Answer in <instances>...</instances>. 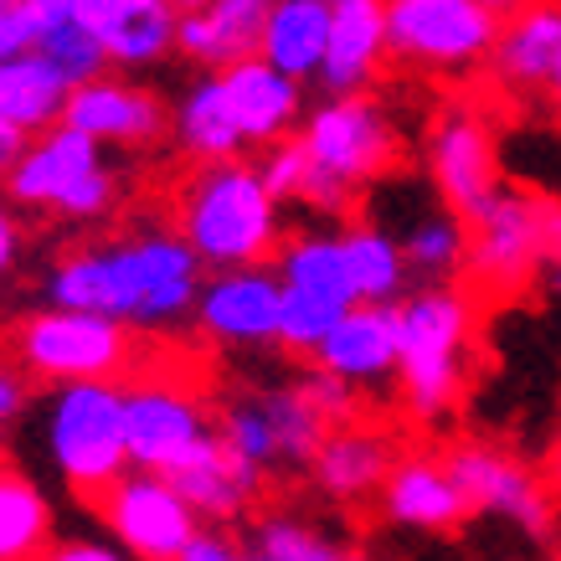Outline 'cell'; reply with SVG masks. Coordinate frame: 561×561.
Here are the masks:
<instances>
[{"mask_svg":"<svg viewBox=\"0 0 561 561\" xmlns=\"http://www.w3.org/2000/svg\"><path fill=\"white\" fill-rule=\"evenodd\" d=\"M206 284L202 253L175 232H135L119 242H99L47 273V305L103 309L135 330H175L196 320V299Z\"/></svg>","mask_w":561,"mask_h":561,"instance_id":"cell-1","label":"cell"},{"mask_svg":"<svg viewBox=\"0 0 561 561\" xmlns=\"http://www.w3.org/2000/svg\"><path fill=\"white\" fill-rule=\"evenodd\" d=\"M181 238L202 253L206 268H248L268 263L284 242V202L268 191L263 171L242 154L196 165L175 202Z\"/></svg>","mask_w":561,"mask_h":561,"instance_id":"cell-2","label":"cell"},{"mask_svg":"<svg viewBox=\"0 0 561 561\" xmlns=\"http://www.w3.org/2000/svg\"><path fill=\"white\" fill-rule=\"evenodd\" d=\"M42 454L78 500H99L119 474H129V423H124V387L114 376L57 381L42 397Z\"/></svg>","mask_w":561,"mask_h":561,"instance_id":"cell-3","label":"cell"},{"mask_svg":"<svg viewBox=\"0 0 561 561\" xmlns=\"http://www.w3.org/2000/svg\"><path fill=\"white\" fill-rule=\"evenodd\" d=\"M5 196L32 211H62L72 221L108 217L119 202V175L103 160V145L72 124H51L5 165Z\"/></svg>","mask_w":561,"mask_h":561,"instance_id":"cell-4","label":"cell"},{"mask_svg":"<svg viewBox=\"0 0 561 561\" xmlns=\"http://www.w3.org/2000/svg\"><path fill=\"white\" fill-rule=\"evenodd\" d=\"M474 330L469 294L454 284H423L402 299V360H397V387L417 423H433L459 397V360L463 341Z\"/></svg>","mask_w":561,"mask_h":561,"instance_id":"cell-5","label":"cell"},{"mask_svg":"<svg viewBox=\"0 0 561 561\" xmlns=\"http://www.w3.org/2000/svg\"><path fill=\"white\" fill-rule=\"evenodd\" d=\"M129 330L135 324H124L119 314H103V309L47 305L11 324V360L42 387L83 381V376H119L135 360Z\"/></svg>","mask_w":561,"mask_h":561,"instance_id":"cell-6","label":"cell"},{"mask_svg":"<svg viewBox=\"0 0 561 561\" xmlns=\"http://www.w3.org/2000/svg\"><path fill=\"white\" fill-rule=\"evenodd\" d=\"M500 16L484 0H387V51L397 68L459 72L490 68Z\"/></svg>","mask_w":561,"mask_h":561,"instance_id":"cell-7","label":"cell"},{"mask_svg":"<svg viewBox=\"0 0 561 561\" xmlns=\"http://www.w3.org/2000/svg\"><path fill=\"white\" fill-rule=\"evenodd\" d=\"M99 515L103 526L114 530V541H124L129 557H145V561H181L186 541L202 526V515L191 511V500L160 469L119 474L99 494Z\"/></svg>","mask_w":561,"mask_h":561,"instance_id":"cell-8","label":"cell"},{"mask_svg":"<svg viewBox=\"0 0 561 561\" xmlns=\"http://www.w3.org/2000/svg\"><path fill=\"white\" fill-rule=\"evenodd\" d=\"M314 165L341 175L351 186H376L387 165L397 160V129L366 93H324L299 124Z\"/></svg>","mask_w":561,"mask_h":561,"instance_id":"cell-9","label":"cell"},{"mask_svg":"<svg viewBox=\"0 0 561 561\" xmlns=\"http://www.w3.org/2000/svg\"><path fill=\"white\" fill-rule=\"evenodd\" d=\"M546 263L541 191H494V202L469 217V278L484 294H515Z\"/></svg>","mask_w":561,"mask_h":561,"instance_id":"cell-10","label":"cell"},{"mask_svg":"<svg viewBox=\"0 0 561 561\" xmlns=\"http://www.w3.org/2000/svg\"><path fill=\"white\" fill-rule=\"evenodd\" d=\"M278 314H284V273L268 263L248 268H206L202 299H196V324L206 341L263 351L278 345Z\"/></svg>","mask_w":561,"mask_h":561,"instance_id":"cell-11","label":"cell"},{"mask_svg":"<svg viewBox=\"0 0 561 561\" xmlns=\"http://www.w3.org/2000/svg\"><path fill=\"white\" fill-rule=\"evenodd\" d=\"M448 469L463 484L469 505L479 515H500L511 520L515 530H526L530 541H546L557 530V515H551V494L541 490V479L526 474L511 454L500 448H484V443H459L448 454Z\"/></svg>","mask_w":561,"mask_h":561,"instance_id":"cell-12","label":"cell"},{"mask_svg":"<svg viewBox=\"0 0 561 561\" xmlns=\"http://www.w3.org/2000/svg\"><path fill=\"white\" fill-rule=\"evenodd\" d=\"M427 165H433V191L459 217H479L500 191V154H494L490 124L479 119L474 108H448L433 124Z\"/></svg>","mask_w":561,"mask_h":561,"instance_id":"cell-13","label":"cell"},{"mask_svg":"<svg viewBox=\"0 0 561 561\" xmlns=\"http://www.w3.org/2000/svg\"><path fill=\"white\" fill-rule=\"evenodd\" d=\"M62 124L93 135L99 145H119V150H154L165 135H175V114L150 88L108 78V72L72 88Z\"/></svg>","mask_w":561,"mask_h":561,"instance_id":"cell-14","label":"cell"},{"mask_svg":"<svg viewBox=\"0 0 561 561\" xmlns=\"http://www.w3.org/2000/svg\"><path fill=\"white\" fill-rule=\"evenodd\" d=\"M124 423H129V463L160 474L211 433L206 408L171 381H145L124 391Z\"/></svg>","mask_w":561,"mask_h":561,"instance_id":"cell-15","label":"cell"},{"mask_svg":"<svg viewBox=\"0 0 561 561\" xmlns=\"http://www.w3.org/2000/svg\"><path fill=\"white\" fill-rule=\"evenodd\" d=\"M165 479L191 500V511L202 515V520H217V526L238 520V515L253 505V494L263 490V469L248 463L242 454H232V448L221 443L217 427H211L196 448H186V454L165 469Z\"/></svg>","mask_w":561,"mask_h":561,"instance_id":"cell-16","label":"cell"},{"mask_svg":"<svg viewBox=\"0 0 561 561\" xmlns=\"http://www.w3.org/2000/svg\"><path fill=\"white\" fill-rule=\"evenodd\" d=\"M381 515H387L391 526L448 536V530H459L474 515V505H469L463 484L454 479L448 459L412 454V459H397V469L381 484Z\"/></svg>","mask_w":561,"mask_h":561,"instance_id":"cell-17","label":"cell"},{"mask_svg":"<svg viewBox=\"0 0 561 561\" xmlns=\"http://www.w3.org/2000/svg\"><path fill=\"white\" fill-rule=\"evenodd\" d=\"M309 360L341 371L356 387L391 381L397 360H402V305H366V299H356Z\"/></svg>","mask_w":561,"mask_h":561,"instance_id":"cell-18","label":"cell"},{"mask_svg":"<svg viewBox=\"0 0 561 561\" xmlns=\"http://www.w3.org/2000/svg\"><path fill=\"white\" fill-rule=\"evenodd\" d=\"M221 88H227V103L238 114V129L248 145H273L289 129H299L305 119V83L294 72L273 68L268 57H242L232 68H217Z\"/></svg>","mask_w":561,"mask_h":561,"instance_id":"cell-19","label":"cell"},{"mask_svg":"<svg viewBox=\"0 0 561 561\" xmlns=\"http://www.w3.org/2000/svg\"><path fill=\"white\" fill-rule=\"evenodd\" d=\"M561 62V0H530L515 16L500 21L490 51V72L511 93H536L551 88Z\"/></svg>","mask_w":561,"mask_h":561,"instance_id":"cell-20","label":"cell"},{"mask_svg":"<svg viewBox=\"0 0 561 561\" xmlns=\"http://www.w3.org/2000/svg\"><path fill=\"white\" fill-rule=\"evenodd\" d=\"M387 51V0H335L330 51L314 83L324 93H366Z\"/></svg>","mask_w":561,"mask_h":561,"instance_id":"cell-21","label":"cell"},{"mask_svg":"<svg viewBox=\"0 0 561 561\" xmlns=\"http://www.w3.org/2000/svg\"><path fill=\"white\" fill-rule=\"evenodd\" d=\"M273 0H211L202 11L181 16V57L196 68H232L242 57H257Z\"/></svg>","mask_w":561,"mask_h":561,"instance_id":"cell-22","label":"cell"},{"mask_svg":"<svg viewBox=\"0 0 561 561\" xmlns=\"http://www.w3.org/2000/svg\"><path fill=\"white\" fill-rule=\"evenodd\" d=\"M397 469V448L371 427H330V438L320 443V454L309 463V479L320 484V494L356 505L366 494H381L387 474Z\"/></svg>","mask_w":561,"mask_h":561,"instance_id":"cell-23","label":"cell"},{"mask_svg":"<svg viewBox=\"0 0 561 561\" xmlns=\"http://www.w3.org/2000/svg\"><path fill=\"white\" fill-rule=\"evenodd\" d=\"M72 99V78L47 51H16L0 57V124H11L21 135H42L51 124H62Z\"/></svg>","mask_w":561,"mask_h":561,"instance_id":"cell-24","label":"cell"},{"mask_svg":"<svg viewBox=\"0 0 561 561\" xmlns=\"http://www.w3.org/2000/svg\"><path fill=\"white\" fill-rule=\"evenodd\" d=\"M330 26H335V0H273L268 26H263V57L273 68L294 72L299 83L320 78L324 51H330Z\"/></svg>","mask_w":561,"mask_h":561,"instance_id":"cell-25","label":"cell"},{"mask_svg":"<svg viewBox=\"0 0 561 561\" xmlns=\"http://www.w3.org/2000/svg\"><path fill=\"white\" fill-rule=\"evenodd\" d=\"M175 145H181L196 165H206V160H232V154L248 150L217 68H206L202 78H191V88L181 93V103H175Z\"/></svg>","mask_w":561,"mask_h":561,"instance_id":"cell-26","label":"cell"},{"mask_svg":"<svg viewBox=\"0 0 561 561\" xmlns=\"http://www.w3.org/2000/svg\"><path fill=\"white\" fill-rule=\"evenodd\" d=\"M345 242V268H351V284H356V299L366 305H402L412 278L408 248L402 238L381 227V221H356L341 232Z\"/></svg>","mask_w":561,"mask_h":561,"instance_id":"cell-27","label":"cell"},{"mask_svg":"<svg viewBox=\"0 0 561 561\" xmlns=\"http://www.w3.org/2000/svg\"><path fill=\"white\" fill-rule=\"evenodd\" d=\"M397 238L408 248L412 278H423V284H448L454 273L469 268V217H459L443 196L427 202L423 211H412V221Z\"/></svg>","mask_w":561,"mask_h":561,"instance_id":"cell-28","label":"cell"},{"mask_svg":"<svg viewBox=\"0 0 561 561\" xmlns=\"http://www.w3.org/2000/svg\"><path fill=\"white\" fill-rule=\"evenodd\" d=\"M103 47L114 57V68H150L160 57L181 51L175 0H129L119 16L103 26Z\"/></svg>","mask_w":561,"mask_h":561,"instance_id":"cell-29","label":"cell"},{"mask_svg":"<svg viewBox=\"0 0 561 561\" xmlns=\"http://www.w3.org/2000/svg\"><path fill=\"white\" fill-rule=\"evenodd\" d=\"M273 268L284 273L289 289L324 294L335 305H356V284H351V268H345L341 232H299V238H284L278 253H273Z\"/></svg>","mask_w":561,"mask_h":561,"instance_id":"cell-30","label":"cell"},{"mask_svg":"<svg viewBox=\"0 0 561 561\" xmlns=\"http://www.w3.org/2000/svg\"><path fill=\"white\" fill-rule=\"evenodd\" d=\"M51 557V505L32 474H0V561Z\"/></svg>","mask_w":561,"mask_h":561,"instance_id":"cell-31","label":"cell"},{"mask_svg":"<svg viewBox=\"0 0 561 561\" xmlns=\"http://www.w3.org/2000/svg\"><path fill=\"white\" fill-rule=\"evenodd\" d=\"M263 402H268L273 433H278V469H284V474H305L309 463H314V454H320V443L330 438L324 412L309 402L299 381H289V387H263Z\"/></svg>","mask_w":561,"mask_h":561,"instance_id":"cell-32","label":"cell"},{"mask_svg":"<svg viewBox=\"0 0 561 561\" xmlns=\"http://www.w3.org/2000/svg\"><path fill=\"white\" fill-rule=\"evenodd\" d=\"M248 557L253 561H345L351 546L330 530L294 520V515H268L248 530Z\"/></svg>","mask_w":561,"mask_h":561,"instance_id":"cell-33","label":"cell"},{"mask_svg":"<svg viewBox=\"0 0 561 561\" xmlns=\"http://www.w3.org/2000/svg\"><path fill=\"white\" fill-rule=\"evenodd\" d=\"M221 443L242 454L248 463H257L263 474L278 469V433H273V417H268V402H263V391H248V397H232L227 408H221Z\"/></svg>","mask_w":561,"mask_h":561,"instance_id":"cell-34","label":"cell"},{"mask_svg":"<svg viewBox=\"0 0 561 561\" xmlns=\"http://www.w3.org/2000/svg\"><path fill=\"white\" fill-rule=\"evenodd\" d=\"M351 305H335L324 294H309V289H289L284 284V314H278V351L289 356H314L324 345V335L341 324V314Z\"/></svg>","mask_w":561,"mask_h":561,"instance_id":"cell-35","label":"cell"},{"mask_svg":"<svg viewBox=\"0 0 561 561\" xmlns=\"http://www.w3.org/2000/svg\"><path fill=\"white\" fill-rule=\"evenodd\" d=\"M36 51H47L51 62L72 78V88L88 83V78H103V72L114 68V57H108V47H103V36L93 32L83 16H62L47 36H42V47Z\"/></svg>","mask_w":561,"mask_h":561,"instance_id":"cell-36","label":"cell"},{"mask_svg":"<svg viewBox=\"0 0 561 561\" xmlns=\"http://www.w3.org/2000/svg\"><path fill=\"white\" fill-rule=\"evenodd\" d=\"M257 171H263V181H268V191L278 202H299V191H305L309 171H314V154H309L305 135H284L273 145H263Z\"/></svg>","mask_w":561,"mask_h":561,"instance_id":"cell-37","label":"cell"},{"mask_svg":"<svg viewBox=\"0 0 561 561\" xmlns=\"http://www.w3.org/2000/svg\"><path fill=\"white\" fill-rule=\"evenodd\" d=\"M299 387H305V397L324 412V423L330 427H345V423H356L360 417V387L356 381H345L341 371L320 366V360H309V371H299Z\"/></svg>","mask_w":561,"mask_h":561,"instance_id":"cell-38","label":"cell"},{"mask_svg":"<svg viewBox=\"0 0 561 561\" xmlns=\"http://www.w3.org/2000/svg\"><path fill=\"white\" fill-rule=\"evenodd\" d=\"M238 557H248V546L232 541L217 520H202V526H196V536L186 541V557H181V561H238Z\"/></svg>","mask_w":561,"mask_h":561,"instance_id":"cell-39","label":"cell"},{"mask_svg":"<svg viewBox=\"0 0 561 561\" xmlns=\"http://www.w3.org/2000/svg\"><path fill=\"white\" fill-rule=\"evenodd\" d=\"M51 557H57V561H124V557H129V546H108V541H88V536H83V541H57V546H51Z\"/></svg>","mask_w":561,"mask_h":561,"instance_id":"cell-40","label":"cell"},{"mask_svg":"<svg viewBox=\"0 0 561 561\" xmlns=\"http://www.w3.org/2000/svg\"><path fill=\"white\" fill-rule=\"evenodd\" d=\"M32 376L26 371H0V423H16L26 402H32V391H26Z\"/></svg>","mask_w":561,"mask_h":561,"instance_id":"cell-41","label":"cell"},{"mask_svg":"<svg viewBox=\"0 0 561 561\" xmlns=\"http://www.w3.org/2000/svg\"><path fill=\"white\" fill-rule=\"evenodd\" d=\"M541 242H546V263H561V202L541 196Z\"/></svg>","mask_w":561,"mask_h":561,"instance_id":"cell-42","label":"cell"},{"mask_svg":"<svg viewBox=\"0 0 561 561\" xmlns=\"http://www.w3.org/2000/svg\"><path fill=\"white\" fill-rule=\"evenodd\" d=\"M21 253V232H16V217H0V268H11Z\"/></svg>","mask_w":561,"mask_h":561,"instance_id":"cell-43","label":"cell"},{"mask_svg":"<svg viewBox=\"0 0 561 561\" xmlns=\"http://www.w3.org/2000/svg\"><path fill=\"white\" fill-rule=\"evenodd\" d=\"M484 5H490L494 16L505 21V16H515V11H520V5H530V0H484Z\"/></svg>","mask_w":561,"mask_h":561,"instance_id":"cell-44","label":"cell"},{"mask_svg":"<svg viewBox=\"0 0 561 561\" xmlns=\"http://www.w3.org/2000/svg\"><path fill=\"white\" fill-rule=\"evenodd\" d=\"M551 490L561 494V443H557V454H551Z\"/></svg>","mask_w":561,"mask_h":561,"instance_id":"cell-45","label":"cell"},{"mask_svg":"<svg viewBox=\"0 0 561 561\" xmlns=\"http://www.w3.org/2000/svg\"><path fill=\"white\" fill-rule=\"evenodd\" d=\"M202 5H211V0H175V11L186 16V11H202Z\"/></svg>","mask_w":561,"mask_h":561,"instance_id":"cell-46","label":"cell"},{"mask_svg":"<svg viewBox=\"0 0 561 561\" xmlns=\"http://www.w3.org/2000/svg\"><path fill=\"white\" fill-rule=\"evenodd\" d=\"M546 93H551V103L561 108V62H557V78H551V88H546Z\"/></svg>","mask_w":561,"mask_h":561,"instance_id":"cell-47","label":"cell"},{"mask_svg":"<svg viewBox=\"0 0 561 561\" xmlns=\"http://www.w3.org/2000/svg\"><path fill=\"white\" fill-rule=\"evenodd\" d=\"M551 289H557V299H561V263H551Z\"/></svg>","mask_w":561,"mask_h":561,"instance_id":"cell-48","label":"cell"}]
</instances>
